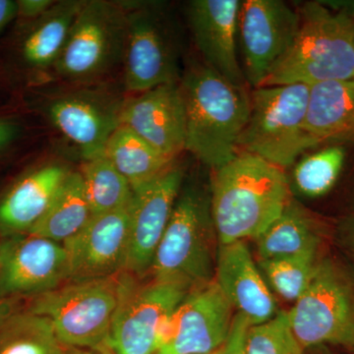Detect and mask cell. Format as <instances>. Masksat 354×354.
<instances>
[{"instance_id":"1","label":"cell","mask_w":354,"mask_h":354,"mask_svg":"<svg viewBox=\"0 0 354 354\" xmlns=\"http://www.w3.org/2000/svg\"><path fill=\"white\" fill-rule=\"evenodd\" d=\"M283 169L251 153L239 152L215 169L211 213L221 244L257 239L290 204Z\"/></svg>"},{"instance_id":"2","label":"cell","mask_w":354,"mask_h":354,"mask_svg":"<svg viewBox=\"0 0 354 354\" xmlns=\"http://www.w3.org/2000/svg\"><path fill=\"white\" fill-rule=\"evenodd\" d=\"M179 86L185 106V151L218 169L239 153L250 111L249 95L206 64L190 67Z\"/></svg>"},{"instance_id":"3","label":"cell","mask_w":354,"mask_h":354,"mask_svg":"<svg viewBox=\"0 0 354 354\" xmlns=\"http://www.w3.org/2000/svg\"><path fill=\"white\" fill-rule=\"evenodd\" d=\"M295 41L261 87L354 79V16L308 2Z\"/></svg>"},{"instance_id":"4","label":"cell","mask_w":354,"mask_h":354,"mask_svg":"<svg viewBox=\"0 0 354 354\" xmlns=\"http://www.w3.org/2000/svg\"><path fill=\"white\" fill-rule=\"evenodd\" d=\"M309 97L310 86L305 84L254 88L239 152L257 156L283 169L300 153L321 144L306 128Z\"/></svg>"},{"instance_id":"5","label":"cell","mask_w":354,"mask_h":354,"mask_svg":"<svg viewBox=\"0 0 354 354\" xmlns=\"http://www.w3.org/2000/svg\"><path fill=\"white\" fill-rule=\"evenodd\" d=\"M118 299V274L109 278L74 279L32 297L26 309L46 317L58 339L69 349L109 351Z\"/></svg>"},{"instance_id":"6","label":"cell","mask_w":354,"mask_h":354,"mask_svg":"<svg viewBox=\"0 0 354 354\" xmlns=\"http://www.w3.org/2000/svg\"><path fill=\"white\" fill-rule=\"evenodd\" d=\"M213 227L211 207L206 198L193 189L178 195L153 256L149 272L152 279L178 283L190 290L211 281Z\"/></svg>"},{"instance_id":"7","label":"cell","mask_w":354,"mask_h":354,"mask_svg":"<svg viewBox=\"0 0 354 354\" xmlns=\"http://www.w3.org/2000/svg\"><path fill=\"white\" fill-rule=\"evenodd\" d=\"M127 13L120 2L90 0L79 11L55 68L62 78L88 83L123 62Z\"/></svg>"},{"instance_id":"8","label":"cell","mask_w":354,"mask_h":354,"mask_svg":"<svg viewBox=\"0 0 354 354\" xmlns=\"http://www.w3.org/2000/svg\"><path fill=\"white\" fill-rule=\"evenodd\" d=\"M118 299L109 349L113 354H156L158 329L190 288L178 283L144 281L122 271L118 274Z\"/></svg>"},{"instance_id":"9","label":"cell","mask_w":354,"mask_h":354,"mask_svg":"<svg viewBox=\"0 0 354 354\" xmlns=\"http://www.w3.org/2000/svg\"><path fill=\"white\" fill-rule=\"evenodd\" d=\"M288 315L304 349L322 344L354 346V288L329 261L318 263Z\"/></svg>"},{"instance_id":"10","label":"cell","mask_w":354,"mask_h":354,"mask_svg":"<svg viewBox=\"0 0 354 354\" xmlns=\"http://www.w3.org/2000/svg\"><path fill=\"white\" fill-rule=\"evenodd\" d=\"M234 307L216 281L191 288L160 325L156 354H213L225 344Z\"/></svg>"},{"instance_id":"11","label":"cell","mask_w":354,"mask_h":354,"mask_svg":"<svg viewBox=\"0 0 354 354\" xmlns=\"http://www.w3.org/2000/svg\"><path fill=\"white\" fill-rule=\"evenodd\" d=\"M127 13L123 69L133 93L179 82L176 46L167 26L150 4H123Z\"/></svg>"},{"instance_id":"12","label":"cell","mask_w":354,"mask_h":354,"mask_svg":"<svg viewBox=\"0 0 354 354\" xmlns=\"http://www.w3.org/2000/svg\"><path fill=\"white\" fill-rule=\"evenodd\" d=\"M68 281L64 244L30 234L0 239V301L38 297Z\"/></svg>"},{"instance_id":"13","label":"cell","mask_w":354,"mask_h":354,"mask_svg":"<svg viewBox=\"0 0 354 354\" xmlns=\"http://www.w3.org/2000/svg\"><path fill=\"white\" fill-rule=\"evenodd\" d=\"M300 13L279 0L241 1L239 31L243 73L254 88L264 83L295 41Z\"/></svg>"},{"instance_id":"14","label":"cell","mask_w":354,"mask_h":354,"mask_svg":"<svg viewBox=\"0 0 354 354\" xmlns=\"http://www.w3.org/2000/svg\"><path fill=\"white\" fill-rule=\"evenodd\" d=\"M183 179V169L174 162L152 181L133 190L125 272L137 277H145L150 272L153 256L171 220Z\"/></svg>"},{"instance_id":"15","label":"cell","mask_w":354,"mask_h":354,"mask_svg":"<svg viewBox=\"0 0 354 354\" xmlns=\"http://www.w3.org/2000/svg\"><path fill=\"white\" fill-rule=\"evenodd\" d=\"M123 102L109 93L83 88L51 100L48 116L87 160L104 155L109 138L120 127Z\"/></svg>"},{"instance_id":"16","label":"cell","mask_w":354,"mask_h":354,"mask_svg":"<svg viewBox=\"0 0 354 354\" xmlns=\"http://www.w3.org/2000/svg\"><path fill=\"white\" fill-rule=\"evenodd\" d=\"M129 230L130 205L91 216L85 227L64 243L70 281L109 278L124 271Z\"/></svg>"},{"instance_id":"17","label":"cell","mask_w":354,"mask_h":354,"mask_svg":"<svg viewBox=\"0 0 354 354\" xmlns=\"http://www.w3.org/2000/svg\"><path fill=\"white\" fill-rule=\"evenodd\" d=\"M120 125L176 160L186 145L185 106L179 82L158 86L124 101Z\"/></svg>"},{"instance_id":"18","label":"cell","mask_w":354,"mask_h":354,"mask_svg":"<svg viewBox=\"0 0 354 354\" xmlns=\"http://www.w3.org/2000/svg\"><path fill=\"white\" fill-rule=\"evenodd\" d=\"M239 0H193L188 20L205 64L239 87L244 88L243 70L237 58Z\"/></svg>"},{"instance_id":"19","label":"cell","mask_w":354,"mask_h":354,"mask_svg":"<svg viewBox=\"0 0 354 354\" xmlns=\"http://www.w3.org/2000/svg\"><path fill=\"white\" fill-rule=\"evenodd\" d=\"M216 281L225 297L251 326L277 315V304L244 241L221 244Z\"/></svg>"},{"instance_id":"20","label":"cell","mask_w":354,"mask_h":354,"mask_svg":"<svg viewBox=\"0 0 354 354\" xmlns=\"http://www.w3.org/2000/svg\"><path fill=\"white\" fill-rule=\"evenodd\" d=\"M69 172L64 165H48L18 179L0 196V237L29 234Z\"/></svg>"},{"instance_id":"21","label":"cell","mask_w":354,"mask_h":354,"mask_svg":"<svg viewBox=\"0 0 354 354\" xmlns=\"http://www.w3.org/2000/svg\"><path fill=\"white\" fill-rule=\"evenodd\" d=\"M306 128L321 143L354 142V79L310 86Z\"/></svg>"},{"instance_id":"22","label":"cell","mask_w":354,"mask_h":354,"mask_svg":"<svg viewBox=\"0 0 354 354\" xmlns=\"http://www.w3.org/2000/svg\"><path fill=\"white\" fill-rule=\"evenodd\" d=\"M320 241L314 221L304 209L291 201L279 218L256 239L261 260L317 253Z\"/></svg>"},{"instance_id":"23","label":"cell","mask_w":354,"mask_h":354,"mask_svg":"<svg viewBox=\"0 0 354 354\" xmlns=\"http://www.w3.org/2000/svg\"><path fill=\"white\" fill-rule=\"evenodd\" d=\"M84 2L83 0L55 2L48 12L36 21L21 46L26 64L39 69L55 66Z\"/></svg>"},{"instance_id":"24","label":"cell","mask_w":354,"mask_h":354,"mask_svg":"<svg viewBox=\"0 0 354 354\" xmlns=\"http://www.w3.org/2000/svg\"><path fill=\"white\" fill-rule=\"evenodd\" d=\"M46 317L0 301V354H69Z\"/></svg>"},{"instance_id":"25","label":"cell","mask_w":354,"mask_h":354,"mask_svg":"<svg viewBox=\"0 0 354 354\" xmlns=\"http://www.w3.org/2000/svg\"><path fill=\"white\" fill-rule=\"evenodd\" d=\"M92 216L80 171H70L43 218L30 234L64 244Z\"/></svg>"},{"instance_id":"26","label":"cell","mask_w":354,"mask_h":354,"mask_svg":"<svg viewBox=\"0 0 354 354\" xmlns=\"http://www.w3.org/2000/svg\"><path fill=\"white\" fill-rule=\"evenodd\" d=\"M104 156L127 179L133 190L150 183L176 162L124 125L111 135Z\"/></svg>"},{"instance_id":"27","label":"cell","mask_w":354,"mask_h":354,"mask_svg":"<svg viewBox=\"0 0 354 354\" xmlns=\"http://www.w3.org/2000/svg\"><path fill=\"white\" fill-rule=\"evenodd\" d=\"M80 174L92 216L129 206L131 185L104 155L85 160Z\"/></svg>"},{"instance_id":"28","label":"cell","mask_w":354,"mask_h":354,"mask_svg":"<svg viewBox=\"0 0 354 354\" xmlns=\"http://www.w3.org/2000/svg\"><path fill=\"white\" fill-rule=\"evenodd\" d=\"M346 160L342 147H328L307 156L298 162L293 179L298 191L304 196L322 197L329 193L339 179Z\"/></svg>"},{"instance_id":"29","label":"cell","mask_w":354,"mask_h":354,"mask_svg":"<svg viewBox=\"0 0 354 354\" xmlns=\"http://www.w3.org/2000/svg\"><path fill=\"white\" fill-rule=\"evenodd\" d=\"M268 281L279 297L297 301L308 288L317 265V253L281 259L261 260Z\"/></svg>"},{"instance_id":"30","label":"cell","mask_w":354,"mask_h":354,"mask_svg":"<svg viewBox=\"0 0 354 354\" xmlns=\"http://www.w3.org/2000/svg\"><path fill=\"white\" fill-rule=\"evenodd\" d=\"M290 322L288 312L277 314L271 320L251 326L246 337V354H304Z\"/></svg>"},{"instance_id":"31","label":"cell","mask_w":354,"mask_h":354,"mask_svg":"<svg viewBox=\"0 0 354 354\" xmlns=\"http://www.w3.org/2000/svg\"><path fill=\"white\" fill-rule=\"evenodd\" d=\"M250 327L245 317L237 313L227 342L214 354H246V337Z\"/></svg>"},{"instance_id":"32","label":"cell","mask_w":354,"mask_h":354,"mask_svg":"<svg viewBox=\"0 0 354 354\" xmlns=\"http://www.w3.org/2000/svg\"><path fill=\"white\" fill-rule=\"evenodd\" d=\"M53 0H19L18 4V15L26 19L38 20L55 6Z\"/></svg>"},{"instance_id":"33","label":"cell","mask_w":354,"mask_h":354,"mask_svg":"<svg viewBox=\"0 0 354 354\" xmlns=\"http://www.w3.org/2000/svg\"><path fill=\"white\" fill-rule=\"evenodd\" d=\"M19 127L13 121L0 118V151L6 149L17 137Z\"/></svg>"},{"instance_id":"34","label":"cell","mask_w":354,"mask_h":354,"mask_svg":"<svg viewBox=\"0 0 354 354\" xmlns=\"http://www.w3.org/2000/svg\"><path fill=\"white\" fill-rule=\"evenodd\" d=\"M18 16L17 1L0 0V32Z\"/></svg>"},{"instance_id":"35","label":"cell","mask_w":354,"mask_h":354,"mask_svg":"<svg viewBox=\"0 0 354 354\" xmlns=\"http://www.w3.org/2000/svg\"><path fill=\"white\" fill-rule=\"evenodd\" d=\"M348 244L349 250L353 254L354 259V220L349 223L348 232Z\"/></svg>"},{"instance_id":"36","label":"cell","mask_w":354,"mask_h":354,"mask_svg":"<svg viewBox=\"0 0 354 354\" xmlns=\"http://www.w3.org/2000/svg\"><path fill=\"white\" fill-rule=\"evenodd\" d=\"M69 354H113L109 351H85V349H70Z\"/></svg>"},{"instance_id":"37","label":"cell","mask_w":354,"mask_h":354,"mask_svg":"<svg viewBox=\"0 0 354 354\" xmlns=\"http://www.w3.org/2000/svg\"><path fill=\"white\" fill-rule=\"evenodd\" d=\"M351 15H353V14H351ZM353 16H354V15H353Z\"/></svg>"},{"instance_id":"38","label":"cell","mask_w":354,"mask_h":354,"mask_svg":"<svg viewBox=\"0 0 354 354\" xmlns=\"http://www.w3.org/2000/svg\"><path fill=\"white\" fill-rule=\"evenodd\" d=\"M214 354V353H213Z\"/></svg>"}]
</instances>
